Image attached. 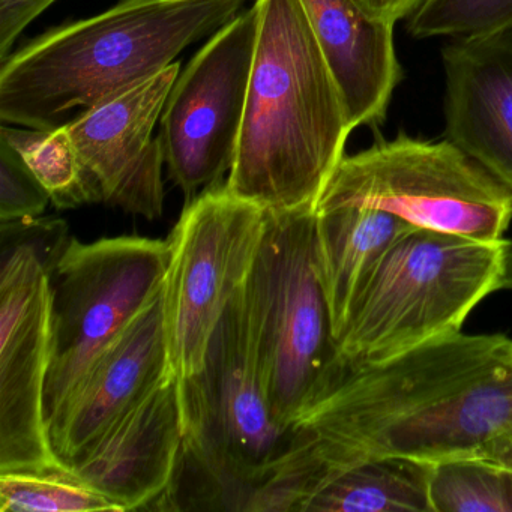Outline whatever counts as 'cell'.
<instances>
[{
    "instance_id": "6da1fadb",
    "label": "cell",
    "mask_w": 512,
    "mask_h": 512,
    "mask_svg": "<svg viewBox=\"0 0 512 512\" xmlns=\"http://www.w3.org/2000/svg\"><path fill=\"white\" fill-rule=\"evenodd\" d=\"M509 428L512 338L461 331L337 374L290 431L332 476L373 458L433 464L475 457Z\"/></svg>"
},
{
    "instance_id": "7a4b0ae2",
    "label": "cell",
    "mask_w": 512,
    "mask_h": 512,
    "mask_svg": "<svg viewBox=\"0 0 512 512\" xmlns=\"http://www.w3.org/2000/svg\"><path fill=\"white\" fill-rule=\"evenodd\" d=\"M247 106L226 188L263 211L316 206L353 128L302 0H256Z\"/></svg>"
},
{
    "instance_id": "3957f363",
    "label": "cell",
    "mask_w": 512,
    "mask_h": 512,
    "mask_svg": "<svg viewBox=\"0 0 512 512\" xmlns=\"http://www.w3.org/2000/svg\"><path fill=\"white\" fill-rule=\"evenodd\" d=\"M248 0H121L52 29L0 61V121L55 130L175 64ZM76 116V118H77Z\"/></svg>"
},
{
    "instance_id": "277c9868",
    "label": "cell",
    "mask_w": 512,
    "mask_h": 512,
    "mask_svg": "<svg viewBox=\"0 0 512 512\" xmlns=\"http://www.w3.org/2000/svg\"><path fill=\"white\" fill-rule=\"evenodd\" d=\"M503 290H512V239L410 230L383 257L335 343L328 383L463 331L470 313Z\"/></svg>"
},
{
    "instance_id": "5b68a950",
    "label": "cell",
    "mask_w": 512,
    "mask_h": 512,
    "mask_svg": "<svg viewBox=\"0 0 512 512\" xmlns=\"http://www.w3.org/2000/svg\"><path fill=\"white\" fill-rule=\"evenodd\" d=\"M179 382L185 424L179 463L211 485L221 509L247 511L289 445L290 430L269 404L244 287L215 328L202 370Z\"/></svg>"
},
{
    "instance_id": "8992f818",
    "label": "cell",
    "mask_w": 512,
    "mask_h": 512,
    "mask_svg": "<svg viewBox=\"0 0 512 512\" xmlns=\"http://www.w3.org/2000/svg\"><path fill=\"white\" fill-rule=\"evenodd\" d=\"M314 208L265 211V232L244 286L269 404L286 431L323 391L335 359Z\"/></svg>"
},
{
    "instance_id": "52a82bcc",
    "label": "cell",
    "mask_w": 512,
    "mask_h": 512,
    "mask_svg": "<svg viewBox=\"0 0 512 512\" xmlns=\"http://www.w3.org/2000/svg\"><path fill=\"white\" fill-rule=\"evenodd\" d=\"M316 205L379 209L416 229L494 241L512 223V193L451 140L398 133L341 160Z\"/></svg>"
},
{
    "instance_id": "ba28073f",
    "label": "cell",
    "mask_w": 512,
    "mask_h": 512,
    "mask_svg": "<svg viewBox=\"0 0 512 512\" xmlns=\"http://www.w3.org/2000/svg\"><path fill=\"white\" fill-rule=\"evenodd\" d=\"M169 241L121 236L83 244L70 239L50 269L52 361L47 425L92 362L163 290Z\"/></svg>"
},
{
    "instance_id": "9c48e42d",
    "label": "cell",
    "mask_w": 512,
    "mask_h": 512,
    "mask_svg": "<svg viewBox=\"0 0 512 512\" xmlns=\"http://www.w3.org/2000/svg\"><path fill=\"white\" fill-rule=\"evenodd\" d=\"M265 226V211L226 185L185 206L169 239L163 290L167 349L179 379L202 370L215 328L250 277Z\"/></svg>"
},
{
    "instance_id": "30bf717a",
    "label": "cell",
    "mask_w": 512,
    "mask_h": 512,
    "mask_svg": "<svg viewBox=\"0 0 512 512\" xmlns=\"http://www.w3.org/2000/svg\"><path fill=\"white\" fill-rule=\"evenodd\" d=\"M0 224V473L59 469L46 413L52 266L13 223Z\"/></svg>"
},
{
    "instance_id": "8fae6325",
    "label": "cell",
    "mask_w": 512,
    "mask_h": 512,
    "mask_svg": "<svg viewBox=\"0 0 512 512\" xmlns=\"http://www.w3.org/2000/svg\"><path fill=\"white\" fill-rule=\"evenodd\" d=\"M260 11H242L179 73L161 115L166 164L188 203L235 163L256 55Z\"/></svg>"
},
{
    "instance_id": "7c38bea8",
    "label": "cell",
    "mask_w": 512,
    "mask_h": 512,
    "mask_svg": "<svg viewBox=\"0 0 512 512\" xmlns=\"http://www.w3.org/2000/svg\"><path fill=\"white\" fill-rule=\"evenodd\" d=\"M179 73L175 62L65 125L101 202L148 220L163 214L166 155L154 130Z\"/></svg>"
},
{
    "instance_id": "4fadbf2b",
    "label": "cell",
    "mask_w": 512,
    "mask_h": 512,
    "mask_svg": "<svg viewBox=\"0 0 512 512\" xmlns=\"http://www.w3.org/2000/svg\"><path fill=\"white\" fill-rule=\"evenodd\" d=\"M163 290L110 341L50 418L53 452L67 469L175 374L167 349Z\"/></svg>"
},
{
    "instance_id": "5bb4252c",
    "label": "cell",
    "mask_w": 512,
    "mask_h": 512,
    "mask_svg": "<svg viewBox=\"0 0 512 512\" xmlns=\"http://www.w3.org/2000/svg\"><path fill=\"white\" fill-rule=\"evenodd\" d=\"M184 437L181 382L172 374L71 470L121 511L151 509L172 482Z\"/></svg>"
},
{
    "instance_id": "9a60e30c",
    "label": "cell",
    "mask_w": 512,
    "mask_h": 512,
    "mask_svg": "<svg viewBox=\"0 0 512 512\" xmlns=\"http://www.w3.org/2000/svg\"><path fill=\"white\" fill-rule=\"evenodd\" d=\"M446 139L512 193V32L443 47Z\"/></svg>"
},
{
    "instance_id": "2e32d148",
    "label": "cell",
    "mask_w": 512,
    "mask_h": 512,
    "mask_svg": "<svg viewBox=\"0 0 512 512\" xmlns=\"http://www.w3.org/2000/svg\"><path fill=\"white\" fill-rule=\"evenodd\" d=\"M302 5L340 86L353 130L379 127L403 80L395 25L365 13L356 0H302Z\"/></svg>"
},
{
    "instance_id": "e0dca14e",
    "label": "cell",
    "mask_w": 512,
    "mask_h": 512,
    "mask_svg": "<svg viewBox=\"0 0 512 512\" xmlns=\"http://www.w3.org/2000/svg\"><path fill=\"white\" fill-rule=\"evenodd\" d=\"M317 269L335 343L391 245L416 227L388 212L316 205Z\"/></svg>"
},
{
    "instance_id": "ac0fdd59",
    "label": "cell",
    "mask_w": 512,
    "mask_h": 512,
    "mask_svg": "<svg viewBox=\"0 0 512 512\" xmlns=\"http://www.w3.org/2000/svg\"><path fill=\"white\" fill-rule=\"evenodd\" d=\"M431 469L410 458L361 461L334 473L302 512H433Z\"/></svg>"
},
{
    "instance_id": "d6986e66",
    "label": "cell",
    "mask_w": 512,
    "mask_h": 512,
    "mask_svg": "<svg viewBox=\"0 0 512 512\" xmlns=\"http://www.w3.org/2000/svg\"><path fill=\"white\" fill-rule=\"evenodd\" d=\"M0 140L16 149L40 179L59 209L101 202L98 191L83 172L67 127L34 130L2 124Z\"/></svg>"
},
{
    "instance_id": "ffe728a7",
    "label": "cell",
    "mask_w": 512,
    "mask_h": 512,
    "mask_svg": "<svg viewBox=\"0 0 512 512\" xmlns=\"http://www.w3.org/2000/svg\"><path fill=\"white\" fill-rule=\"evenodd\" d=\"M433 512H512V472L476 457L433 463Z\"/></svg>"
},
{
    "instance_id": "44dd1931",
    "label": "cell",
    "mask_w": 512,
    "mask_h": 512,
    "mask_svg": "<svg viewBox=\"0 0 512 512\" xmlns=\"http://www.w3.org/2000/svg\"><path fill=\"white\" fill-rule=\"evenodd\" d=\"M121 512L67 467L0 473V512Z\"/></svg>"
},
{
    "instance_id": "7402d4cb",
    "label": "cell",
    "mask_w": 512,
    "mask_h": 512,
    "mask_svg": "<svg viewBox=\"0 0 512 512\" xmlns=\"http://www.w3.org/2000/svg\"><path fill=\"white\" fill-rule=\"evenodd\" d=\"M416 40H472L512 32V0H424L409 17Z\"/></svg>"
},
{
    "instance_id": "603a6c76",
    "label": "cell",
    "mask_w": 512,
    "mask_h": 512,
    "mask_svg": "<svg viewBox=\"0 0 512 512\" xmlns=\"http://www.w3.org/2000/svg\"><path fill=\"white\" fill-rule=\"evenodd\" d=\"M52 202L22 155L0 140V221L37 218Z\"/></svg>"
},
{
    "instance_id": "cb8c5ba5",
    "label": "cell",
    "mask_w": 512,
    "mask_h": 512,
    "mask_svg": "<svg viewBox=\"0 0 512 512\" xmlns=\"http://www.w3.org/2000/svg\"><path fill=\"white\" fill-rule=\"evenodd\" d=\"M56 0H0V61L7 58L22 32Z\"/></svg>"
},
{
    "instance_id": "d4e9b609",
    "label": "cell",
    "mask_w": 512,
    "mask_h": 512,
    "mask_svg": "<svg viewBox=\"0 0 512 512\" xmlns=\"http://www.w3.org/2000/svg\"><path fill=\"white\" fill-rule=\"evenodd\" d=\"M362 10L376 19L395 23L403 19H409L424 0H356Z\"/></svg>"
},
{
    "instance_id": "484cf974",
    "label": "cell",
    "mask_w": 512,
    "mask_h": 512,
    "mask_svg": "<svg viewBox=\"0 0 512 512\" xmlns=\"http://www.w3.org/2000/svg\"><path fill=\"white\" fill-rule=\"evenodd\" d=\"M475 457L490 461L512 472V428L497 434L494 439L485 443Z\"/></svg>"
}]
</instances>
